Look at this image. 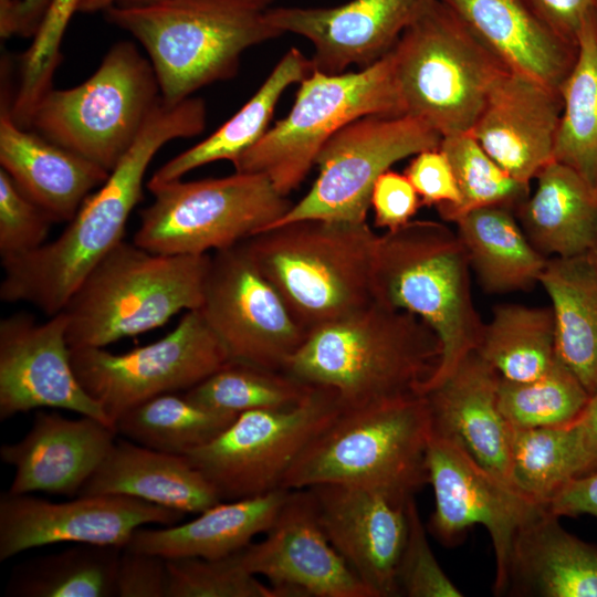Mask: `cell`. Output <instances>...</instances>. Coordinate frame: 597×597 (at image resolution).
Segmentation results:
<instances>
[{
	"instance_id": "ee69618b",
	"label": "cell",
	"mask_w": 597,
	"mask_h": 597,
	"mask_svg": "<svg viewBox=\"0 0 597 597\" xmlns=\"http://www.w3.org/2000/svg\"><path fill=\"white\" fill-rule=\"evenodd\" d=\"M408 534L397 570L399 596L461 597L462 591L430 548L413 495L407 501Z\"/></svg>"
},
{
	"instance_id": "9a60e30c",
	"label": "cell",
	"mask_w": 597,
	"mask_h": 597,
	"mask_svg": "<svg viewBox=\"0 0 597 597\" xmlns=\"http://www.w3.org/2000/svg\"><path fill=\"white\" fill-rule=\"evenodd\" d=\"M426 464L434 494L430 532L451 546L473 525L485 527L495 556L493 593L504 595L514 538L546 506L482 467L457 443L432 433Z\"/></svg>"
},
{
	"instance_id": "484cf974",
	"label": "cell",
	"mask_w": 597,
	"mask_h": 597,
	"mask_svg": "<svg viewBox=\"0 0 597 597\" xmlns=\"http://www.w3.org/2000/svg\"><path fill=\"white\" fill-rule=\"evenodd\" d=\"M513 72L559 88L578 43L548 27L525 0H440Z\"/></svg>"
},
{
	"instance_id": "4fadbf2b",
	"label": "cell",
	"mask_w": 597,
	"mask_h": 597,
	"mask_svg": "<svg viewBox=\"0 0 597 597\" xmlns=\"http://www.w3.org/2000/svg\"><path fill=\"white\" fill-rule=\"evenodd\" d=\"M71 356L81 385L113 426L128 409L161 394L186 391L230 360L199 310L187 311L172 331L148 345L121 354L71 348Z\"/></svg>"
},
{
	"instance_id": "52a82bcc",
	"label": "cell",
	"mask_w": 597,
	"mask_h": 597,
	"mask_svg": "<svg viewBox=\"0 0 597 597\" xmlns=\"http://www.w3.org/2000/svg\"><path fill=\"white\" fill-rule=\"evenodd\" d=\"M211 254H163L117 244L86 276L63 308L70 347L105 348L199 310Z\"/></svg>"
},
{
	"instance_id": "f907efd6",
	"label": "cell",
	"mask_w": 597,
	"mask_h": 597,
	"mask_svg": "<svg viewBox=\"0 0 597 597\" xmlns=\"http://www.w3.org/2000/svg\"><path fill=\"white\" fill-rule=\"evenodd\" d=\"M556 516L591 515L597 519V470L573 479L546 504Z\"/></svg>"
},
{
	"instance_id": "7c38bea8",
	"label": "cell",
	"mask_w": 597,
	"mask_h": 597,
	"mask_svg": "<svg viewBox=\"0 0 597 597\" xmlns=\"http://www.w3.org/2000/svg\"><path fill=\"white\" fill-rule=\"evenodd\" d=\"M335 390L314 386L301 402L241 412L220 434L186 457L221 501L277 489L301 453L341 412Z\"/></svg>"
},
{
	"instance_id": "f1b7e54d",
	"label": "cell",
	"mask_w": 597,
	"mask_h": 597,
	"mask_svg": "<svg viewBox=\"0 0 597 597\" xmlns=\"http://www.w3.org/2000/svg\"><path fill=\"white\" fill-rule=\"evenodd\" d=\"M534 191L516 207L520 224L546 258H572L597 247V189L569 166L552 160Z\"/></svg>"
},
{
	"instance_id": "1f68e13d",
	"label": "cell",
	"mask_w": 597,
	"mask_h": 597,
	"mask_svg": "<svg viewBox=\"0 0 597 597\" xmlns=\"http://www.w3.org/2000/svg\"><path fill=\"white\" fill-rule=\"evenodd\" d=\"M551 300L558 359L597 388V274L587 254L548 258L538 282Z\"/></svg>"
},
{
	"instance_id": "cb8c5ba5",
	"label": "cell",
	"mask_w": 597,
	"mask_h": 597,
	"mask_svg": "<svg viewBox=\"0 0 597 597\" xmlns=\"http://www.w3.org/2000/svg\"><path fill=\"white\" fill-rule=\"evenodd\" d=\"M499 374L474 350L425 392L432 434L464 449L478 463L513 483L512 427L498 402Z\"/></svg>"
},
{
	"instance_id": "f546056e",
	"label": "cell",
	"mask_w": 597,
	"mask_h": 597,
	"mask_svg": "<svg viewBox=\"0 0 597 597\" xmlns=\"http://www.w3.org/2000/svg\"><path fill=\"white\" fill-rule=\"evenodd\" d=\"M290 490L222 501L186 523L159 528L140 527L125 547L166 559L180 557L221 558L234 554L272 525Z\"/></svg>"
},
{
	"instance_id": "8fae6325",
	"label": "cell",
	"mask_w": 597,
	"mask_h": 597,
	"mask_svg": "<svg viewBox=\"0 0 597 597\" xmlns=\"http://www.w3.org/2000/svg\"><path fill=\"white\" fill-rule=\"evenodd\" d=\"M147 189L154 200L139 212L133 242L163 254L200 255L234 247L270 228L293 205L260 174L234 171Z\"/></svg>"
},
{
	"instance_id": "f5cc1de1",
	"label": "cell",
	"mask_w": 597,
	"mask_h": 597,
	"mask_svg": "<svg viewBox=\"0 0 597 597\" xmlns=\"http://www.w3.org/2000/svg\"><path fill=\"white\" fill-rule=\"evenodd\" d=\"M22 27V1L0 0V35L8 39L20 35Z\"/></svg>"
},
{
	"instance_id": "7a4b0ae2",
	"label": "cell",
	"mask_w": 597,
	"mask_h": 597,
	"mask_svg": "<svg viewBox=\"0 0 597 597\" xmlns=\"http://www.w3.org/2000/svg\"><path fill=\"white\" fill-rule=\"evenodd\" d=\"M440 357L417 316L376 302L308 332L283 371L336 391L342 409L420 395Z\"/></svg>"
},
{
	"instance_id": "5bb4252c",
	"label": "cell",
	"mask_w": 597,
	"mask_h": 597,
	"mask_svg": "<svg viewBox=\"0 0 597 597\" xmlns=\"http://www.w3.org/2000/svg\"><path fill=\"white\" fill-rule=\"evenodd\" d=\"M441 139L409 115H369L349 123L321 149L308 192L270 228L304 219L366 222L378 177L407 157L440 147Z\"/></svg>"
},
{
	"instance_id": "ba28073f",
	"label": "cell",
	"mask_w": 597,
	"mask_h": 597,
	"mask_svg": "<svg viewBox=\"0 0 597 597\" xmlns=\"http://www.w3.org/2000/svg\"><path fill=\"white\" fill-rule=\"evenodd\" d=\"M391 56L401 113L441 137L470 133L509 69L440 0L404 31Z\"/></svg>"
},
{
	"instance_id": "7bdbcfd3",
	"label": "cell",
	"mask_w": 597,
	"mask_h": 597,
	"mask_svg": "<svg viewBox=\"0 0 597 597\" xmlns=\"http://www.w3.org/2000/svg\"><path fill=\"white\" fill-rule=\"evenodd\" d=\"M240 552L213 559H167V597H282L245 568Z\"/></svg>"
},
{
	"instance_id": "3957f363",
	"label": "cell",
	"mask_w": 597,
	"mask_h": 597,
	"mask_svg": "<svg viewBox=\"0 0 597 597\" xmlns=\"http://www.w3.org/2000/svg\"><path fill=\"white\" fill-rule=\"evenodd\" d=\"M371 294L385 307L417 316L438 337L439 362L420 395L476 349L484 323L472 297L470 263L457 231L444 223L412 219L377 234Z\"/></svg>"
},
{
	"instance_id": "ab89813d",
	"label": "cell",
	"mask_w": 597,
	"mask_h": 597,
	"mask_svg": "<svg viewBox=\"0 0 597 597\" xmlns=\"http://www.w3.org/2000/svg\"><path fill=\"white\" fill-rule=\"evenodd\" d=\"M590 394L559 359L543 376L528 381L500 377L499 408L512 428L562 427L583 412Z\"/></svg>"
},
{
	"instance_id": "7402d4cb",
	"label": "cell",
	"mask_w": 597,
	"mask_h": 597,
	"mask_svg": "<svg viewBox=\"0 0 597 597\" xmlns=\"http://www.w3.org/2000/svg\"><path fill=\"white\" fill-rule=\"evenodd\" d=\"M562 113L559 88L509 70L491 88L470 133L511 177L531 186L554 160Z\"/></svg>"
},
{
	"instance_id": "6da1fadb",
	"label": "cell",
	"mask_w": 597,
	"mask_h": 597,
	"mask_svg": "<svg viewBox=\"0 0 597 597\" xmlns=\"http://www.w3.org/2000/svg\"><path fill=\"white\" fill-rule=\"evenodd\" d=\"M205 125L201 100L191 97L172 106L161 102L107 180L85 199L56 239L1 260V301L32 304L49 317L62 312L91 271L123 241L158 150L174 139L199 135Z\"/></svg>"
},
{
	"instance_id": "ffe728a7",
	"label": "cell",
	"mask_w": 597,
	"mask_h": 597,
	"mask_svg": "<svg viewBox=\"0 0 597 597\" xmlns=\"http://www.w3.org/2000/svg\"><path fill=\"white\" fill-rule=\"evenodd\" d=\"M306 489L329 542L373 597L399 596L397 570L408 534L410 496L335 483Z\"/></svg>"
},
{
	"instance_id": "30bf717a",
	"label": "cell",
	"mask_w": 597,
	"mask_h": 597,
	"mask_svg": "<svg viewBox=\"0 0 597 597\" xmlns=\"http://www.w3.org/2000/svg\"><path fill=\"white\" fill-rule=\"evenodd\" d=\"M161 103L154 69L130 41L115 43L83 83L52 88L29 129L112 171Z\"/></svg>"
},
{
	"instance_id": "d6986e66",
	"label": "cell",
	"mask_w": 597,
	"mask_h": 597,
	"mask_svg": "<svg viewBox=\"0 0 597 597\" xmlns=\"http://www.w3.org/2000/svg\"><path fill=\"white\" fill-rule=\"evenodd\" d=\"M265 534L241 561L282 597H373L326 536L310 489L289 491Z\"/></svg>"
},
{
	"instance_id": "2e32d148",
	"label": "cell",
	"mask_w": 597,
	"mask_h": 597,
	"mask_svg": "<svg viewBox=\"0 0 597 597\" xmlns=\"http://www.w3.org/2000/svg\"><path fill=\"white\" fill-rule=\"evenodd\" d=\"M199 311L230 359L274 370L307 336L243 242L211 255Z\"/></svg>"
},
{
	"instance_id": "8d00e7d4",
	"label": "cell",
	"mask_w": 597,
	"mask_h": 597,
	"mask_svg": "<svg viewBox=\"0 0 597 597\" xmlns=\"http://www.w3.org/2000/svg\"><path fill=\"white\" fill-rule=\"evenodd\" d=\"M561 93L563 113L554 159L597 189V14L579 32L577 59Z\"/></svg>"
},
{
	"instance_id": "ac0fdd59",
	"label": "cell",
	"mask_w": 597,
	"mask_h": 597,
	"mask_svg": "<svg viewBox=\"0 0 597 597\" xmlns=\"http://www.w3.org/2000/svg\"><path fill=\"white\" fill-rule=\"evenodd\" d=\"M60 312L44 323L27 313L0 322V419L40 408L64 409L107 425L102 406L77 379ZM114 427V426H113Z\"/></svg>"
},
{
	"instance_id": "60d3db41",
	"label": "cell",
	"mask_w": 597,
	"mask_h": 597,
	"mask_svg": "<svg viewBox=\"0 0 597 597\" xmlns=\"http://www.w3.org/2000/svg\"><path fill=\"white\" fill-rule=\"evenodd\" d=\"M440 149L450 161L461 196L460 205L441 217L446 221L454 222L468 211L489 206L515 210L531 192V186L511 177L471 133L443 137Z\"/></svg>"
},
{
	"instance_id": "d6a6232c",
	"label": "cell",
	"mask_w": 597,
	"mask_h": 597,
	"mask_svg": "<svg viewBox=\"0 0 597 597\" xmlns=\"http://www.w3.org/2000/svg\"><path fill=\"white\" fill-rule=\"evenodd\" d=\"M313 71L311 59L291 48L276 63L254 95L218 129L160 166L147 187L180 180L205 165L229 160L233 164L270 128L276 104L285 90Z\"/></svg>"
},
{
	"instance_id": "74e56055",
	"label": "cell",
	"mask_w": 597,
	"mask_h": 597,
	"mask_svg": "<svg viewBox=\"0 0 597 597\" xmlns=\"http://www.w3.org/2000/svg\"><path fill=\"white\" fill-rule=\"evenodd\" d=\"M511 471L515 486L544 504L569 481L593 471L574 423L512 428Z\"/></svg>"
},
{
	"instance_id": "e575fe53",
	"label": "cell",
	"mask_w": 597,
	"mask_h": 597,
	"mask_svg": "<svg viewBox=\"0 0 597 597\" xmlns=\"http://www.w3.org/2000/svg\"><path fill=\"white\" fill-rule=\"evenodd\" d=\"M122 547L74 544L29 559L12 569L4 593L11 597H114Z\"/></svg>"
},
{
	"instance_id": "7dc6e473",
	"label": "cell",
	"mask_w": 597,
	"mask_h": 597,
	"mask_svg": "<svg viewBox=\"0 0 597 597\" xmlns=\"http://www.w3.org/2000/svg\"><path fill=\"white\" fill-rule=\"evenodd\" d=\"M117 597H167V559L129 547L122 549L116 573Z\"/></svg>"
},
{
	"instance_id": "b9f144b4",
	"label": "cell",
	"mask_w": 597,
	"mask_h": 597,
	"mask_svg": "<svg viewBox=\"0 0 597 597\" xmlns=\"http://www.w3.org/2000/svg\"><path fill=\"white\" fill-rule=\"evenodd\" d=\"M81 0H52L42 17L30 48L22 54L20 81L12 97L10 113L14 123L30 128L33 114L53 88L52 80L62 59L61 43Z\"/></svg>"
},
{
	"instance_id": "44dd1931",
	"label": "cell",
	"mask_w": 597,
	"mask_h": 597,
	"mask_svg": "<svg viewBox=\"0 0 597 597\" xmlns=\"http://www.w3.org/2000/svg\"><path fill=\"white\" fill-rule=\"evenodd\" d=\"M433 0H350L329 8L275 7L270 24L307 39L312 67L326 74L364 69L392 50L404 31Z\"/></svg>"
},
{
	"instance_id": "6f0895ef",
	"label": "cell",
	"mask_w": 597,
	"mask_h": 597,
	"mask_svg": "<svg viewBox=\"0 0 597 597\" xmlns=\"http://www.w3.org/2000/svg\"><path fill=\"white\" fill-rule=\"evenodd\" d=\"M597 274V247L588 253Z\"/></svg>"
},
{
	"instance_id": "8992f818",
	"label": "cell",
	"mask_w": 597,
	"mask_h": 597,
	"mask_svg": "<svg viewBox=\"0 0 597 597\" xmlns=\"http://www.w3.org/2000/svg\"><path fill=\"white\" fill-rule=\"evenodd\" d=\"M377 234L366 222L304 219L243 242L307 332L370 304Z\"/></svg>"
},
{
	"instance_id": "d590c367",
	"label": "cell",
	"mask_w": 597,
	"mask_h": 597,
	"mask_svg": "<svg viewBox=\"0 0 597 597\" xmlns=\"http://www.w3.org/2000/svg\"><path fill=\"white\" fill-rule=\"evenodd\" d=\"M237 416L199 405L184 394L167 392L128 409L114 427L140 446L187 455L220 434Z\"/></svg>"
},
{
	"instance_id": "e0dca14e",
	"label": "cell",
	"mask_w": 597,
	"mask_h": 597,
	"mask_svg": "<svg viewBox=\"0 0 597 597\" xmlns=\"http://www.w3.org/2000/svg\"><path fill=\"white\" fill-rule=\"evenodd\" d=\"M184 513L117 494L77 495L51 502L9 491L0 496V561L60 543L124 548L136 530L180 523Z\"/></svg>"
},
{
	"instance_id": "681fc988",
	"label": "cell",
	"mask_w": 597,
	"mask_h": 597,
	"mask_svg": "<svg viewBox=\"0 0 597 597\" xmlns=\"http://www.w3.org/2000/svg\"><path fill=\"white\" fill-rule=\"evenodd\" d=\"M556 33L578 43L587 19L597 14V0H525Z\"/></svg>"
},
{
	"instance_id": "836d02e7",
	"label": "cell",
	"mask_w": 597,
	"mask_h": 597,
	"mask_svg": "<svg viewBox=\"0 0 597 597\" xmlns=\"http://www.w3.org/2000/svg\"><path fill=\"white\" fill-rule=\"evenodd\" d=\"M475 352L505 380L528 381L543 376L558 359L552 307L494 306Z\"/></svg>"
},
{
	"instance_id": "5b68a950",
	"label": "cell",
	"mask_w": 597,
	"mask_h": 597,
	"mask_svg": "<svg viewBox=\"0 0 597 597\" xmlns=\"http://www.w3.org/2000/svg\"><path fill=\"white\" fill-rule=\"evenodd\" d=\"M431 433L425 395L342 409L301 453L282 489L335 483L407 499L428 483Z\"/></svg>"
},
{
	"instance_id": "816d5d0a",
	"label": "cell",
	"mask_w": 597,
	"mask_h": 597,
	"mask_svg": "<svg viewBox=\"0 0 597 597\" xmlns=\"http://www.w3.org/2000/svg\"><path fill=\"white\" fill-rule=\"evenodd\" d=\"M577 428L582 443L593 471L597 470V388L579 417L573 422Z\"/></svg>"
},
{
	"instance_id": "603a6c76",
	"label": "cell",
	"mask_w": 597,
	"mask_h": 597,
	"mask_svg": "<svg viewBox=\"0 0 597 597\" xmlns=\"http://www.w3.org/2000/svg\"><path fill=\"white\" fill-rule=\"evenodd\" d=\"M116 430L98 419L39 411L30 430L0 448L1 460L14 469L9 492L78 495L115 442Z\"/></svg>"
},
{
	"instance_id": "4dcf8cb0",
	"label": "cell",
	"mask_w": 597,
	"mask_h": 597,
	"mask_svg": "<svg viewBox=\"0 0 597 597\" xmlns=\"http://www.w3.org/2000/svg\"><path fill=\"white\" fill-rule=\"evenodd\" d=\"M512 210L482 207L453 222L471 270L490 294L531 290L548 260L531 243Z\"/></svg>"
},
{
	"instance_id": "db71d44e",
	"label": "cell",
	"mask_w": 597,
	"mask_h": 597,
	"mask_svg": "<svg viewBox=\"0 0 597 597\" xmlns=\"http://www.w3.org/2000/svg\"><path fill=\"white\" fill-rule=\"evenodd\" d=\"M22 1V36H32L52 0Z\"/></svg>"
},
{
	"instance_id": "277c9868",
	"label": "cell",
	"mask_w": 597,
	"mask_h": 597,
	"mask_svg": "<svg viewBox=\"0 0 597 597\" xmlns=\"http://www.w3.org/2000/svg\"><path fill=\"white\" fill-rule=\"evenodd\" d=\"M274 0H159L114 4L109 23L147 53L163 103L177 105L233 77L245 50L282 35L268 20Z\"/></svg>"
},
{
	"instance_id": "d4e9b609",
	"label": "cell",
	"mask_w": 597,
	"mask_h": 597,
	"mask_svg": "<svg viewBox=\"0 0 597 597\" xmlns=\"http://www.w3.org/2000/svg\"><path fill=\"white\" fill-rule=\"evenodd\" d=\"M0 106V166L53 222L71 221L109 171L34 130L18 126L4 86Z\"/></svg>"
},
{
	"instance_id": "f35d334b",
	"label": "cell",
	"mask_w": 597,
	"mask_h": 597,
	"mask_svg": "<svg viewBox=\"0 0 597 597\" xmlns=\"http://www.w3.org/2000/svg\"><path fill=\"white\" fill-rule=\"evenodd\" d=\"M313 388L285 371L230 359L184 395L205 407L239 415L294 406Z\"/></svg>"
},
{
	"instance_id": "11a10c76",
	"label": "cell",
	"mask_w": 597,
	"mask_h": 597,
	"mask_svg": "<svg viewBox=\"0 0 597 597\" xmlns=\"http://www.w3.org/2000/svg\"><path fill=\"white\" fill-rule=\"evenodd\" d=\"M118 1L119 0H81L78 12L95 13L98 11H106Z\"/></svg>"
},
{
	"instance_id": "83f0119b",
	"label": "cell",
	"mask_w": 597,
	"mask_h": 597,
	"mask_svg": "<svg viewBox=\"0 0 597 597\" xmlns=\"http://www.w3.org/2000/svg\"><path fill=\"white\" fill-rule=\"evenodd\" d=\"M117 494L184 514H199L222 502L206 476L187 459L128 439L115 440L78 495Z\"/></svg>"
},
{
	"instance_id": "9f6ffc18",
	"label": "cell",
	"mask_w": 597,
	"mask_h": 597,
	"mask_svg": "<svg viewBox=\"0 0 597 597\" xmlns=\"http://www.w3.org/2000/svg\"><path fill=\"white\" fill-rule=\"evenodd\" d=\"M156 1H159V0H119L116 4H119V6H142V4H147V3H151V2H156Z\"/></svg>"
},
{
	"instance_id": "bcb514c9",
	"label": "cell",
	"mask_w": 597,
	"mask_h": 597,
	"mask_svg": "<svg viewBox=\"0 0 597 597\" xmlns=\"http://www.w3.org/2000/svg\"><path fill=\"white\" fill-rule=\"evenodd\" d=\"M405 175L419 195L421 205L436 207L440 217L460 205L461 196L452 167L440 147L416 154Z\"/></svg>"
},
{
	"instance_id": "c3c4849f",
	"label": "cell",
	"mask_w": 597,
	"mask_h": 597,
	"mask_svg": "<svg viewBox=\"0 0 597 597\" xmlns=\"http://www.w3.org/2000/svg\"><path fill=\"white\" fill-rule=\"evenodd\" d=\"M421 200L405 174L387 170L376 180L370 207L374 223L386 231L396 230L412 220Z\"/></svg>"
},
{
	"instance_id": "4316f807",
	"label": "cell",
	"mask_w": 597,
	"mask_h": 597,
	"mask_svg": "<svg viewBox=\"0 0 597 597\" xmlns=\"http://www.w3.org/2000/svg\"><path fill=\"white\" fill-rule=\"evenodd\" d=\"M547 509L513 542L504 595L597 597V543L567 532Z\"/></svg>"
},
{
	"instance_id": "9c48e42d",
	"label": "cell",
	"mask_w": 597,
	"mask_h": 597,
	"mask_svg": "<svg viewBox=\"0 0 597 597\" xmlns=\"http://www.w3.org/2000/svg\"><path fill=\"white\" fill-rule=\"evenodd\" d=\"M298 84L289 114L232 164L237 172L266 176L286 197L339 129L369 115H402L391 52L357 72L313 70Z\"/></svg>"
},
{
	"instance_id": "f6af8a7d",
	"label": "cell",
	"mask_w": 597,
	"mask_h": 597,
	"mask_svg": "<svg viewBox=\"0 0 597 597\" xmlns=\"http://www.w3.org/2000/svg\"><path fill=\"white\" fill-rule=\"evenodd\" d=\"M52 223L49 214L28 198L0 168L1 260L40 248L45 243Z\"/></svg>"
}]
</instances>
